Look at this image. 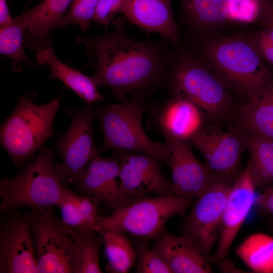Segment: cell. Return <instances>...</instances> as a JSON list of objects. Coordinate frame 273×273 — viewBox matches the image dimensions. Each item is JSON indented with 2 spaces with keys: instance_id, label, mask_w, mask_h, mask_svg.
I'll use <instances>...</instances> for the list:
<instances>
[{
  "instance_id": "4316f807",
  "label": "cell",
  "mask_w": 273,
  "mask_h": 273,
  "mask_svg": "<svg viewBox=\"0 0 273 273\" xmlns=\"http://www.w3.org/2000/svg\"><path fill=\"white\" fill-rule=\"evenodd\" d=\"M236 255L254 272L273 273V237L255 233L236 248Z\"/></svg>"
},
{
  "instance_id": "f1b7e54d",
  "label": "cell",
  "mask_w": 273,
  "mask_h": 273,
  "mask_svg": "<svg viewBox=\"0 0 273 273\" xmlns=\"http://www.w3.org/2000/svg\"><path fill=\"white\" fill-rule=\"evenodd\" d=\"M26 29L25 24L18 16L9 25L0 27V53L11 59V67L17 72L22 71L24 63L33 66L24 49Z\"/></svg>"
},
{
  "instance_id": "4dcf8cb0",
  "label": "cell",
  "mask_w": 273,
  "mask_h": 273,
  "mask_svg": "<svg viewBox=\"0 0 273 273\" xmlns=\"http://www.w3.org/2000/svg\"><path fill=\"white\" fill-rule=\"evenodd\" d=\"M223 6L229 22L244 24L254 22L259 13V0H225Z\"/></svg>"
},
{
  "instance_id": "7a4b0ae2",
  "label": "cell",
  "mask_w": 273,
  "mask_h": 273,
  "mask_svg": "<svg viewBox=\"0 0 273 273\" xmlns=\"http://www.w3.org/2000/svg\"><path fill=\"white\" fill-rule=\"evenodd\" d=\"M186 42L202 56L234 95L246 101L273 82V70L249 34L217 35Z\"/></svg>"
},
{
  "instance_id": "ba28073f",
  "label": "cell",
  "mask_w": 273,
  "mask_h": 273,
  "mask_svg": "<svg viewBox=\"0 0 273 273\" xmlns=\"http://www.w3.org/2000/svg\"><path fill=\"white\" fill-rule=\"evenodd\" d=\"M235 180L215 176L207 190L196 199L181 223L180 236L192 242L211 262L228 196Z\"/></svg>"
},
{
  "instance_id": "9a60e30c",
  "label": "cell",
  "mask_w": 273,
  "mask_h": 273,
  "mask_svg": "<svg viewBox=\"0 0 273 273\" xmlns=\"http://www.w3.org/2000/svg\"><path fill=\"white\" fill-rule=\"evenodd\" d=\"M256 188L247 163L229 193L218 243L212 255V262H218L226 257L234 240L255 204Z\"/></svg>"
},
{
  "instance_id": "d6a6232c",
  "label": "cell",
  "mask_w": 273,
  "mask_h": 273,
  "mask_svg": "<svg viewBox=\"0 0 273 273\" xmlns=\"http://www.w3.org/2000/svg\"><path fill=\"white\" fill-rule=\"evenodd\" d=\"M127 0H99L93 21L107 30L117 15L123 14Z\"/></svg>"
},
{
  "instance_id": "836d02e7",
  "label": "cell",
  "mask_w": 273,
  "mask_h": 273,
  "mask_svg": "<svg viewBox=\"0 0 273 273\" xmlns=\"http://www.w3.org/2000/svg\"><path fill=\"white\" fill-rule=\"evenodd\" d=\"M249 34L264 61L273 70V43L265 37L260 29Z\"/></svg>"
},
{
  "instance_id": "30bf717a",
  "label": "cell",
  "mask_w": 273,
  "mask_h": 273,
  "mask_svg": "<svg viewBox=\"0 0 273 273\" xmlns=\"http://www.w3.org/2000/svg\"><path fill=\"white\" fill-rule=\"evenodd\" d=\"M33 210L32 231L38 273H75L73 240L51 209Z\"/></svg>"
},
{
  "instance_id": "8d00e7d4",
  "label": "cell",
  "mask_w": 273,
  "mask_h": 273,
  "mask_svg": "<svg viewBox=\"0 0 273 273\" xmlns=\"http://www.w3.org/2000/svg\"><path fill=\"white\" fill-rule=\"evenodd\" d=\"M13 19L11 15L7 0H0V27L9 25Z\"/></svg>"
},
{
  "instance_id": "ac0fdd59",
  "label": "cell",
  "mask_w": 273,
  "mask_h": 273,
  "mask_svg": "<svg viewBox=\"0 0 273 273\" xmlns=\"http://www.w3.org/2000/svg\"><path fill=\"white\" fill-rule=\"evenodd\" d=\"M172 0H127L123 13L131 24L147 33H157L171 43L181 40L179 24L173 13Z\"/></svg>"
},
{
  "instance_id": "cb8c5ba5",
  "label": "cell",
  "mask_w": 273,
  "mask_h": 273,
  "mask_svg": "<svg viewBox=\"0 0 273 273\" xmlns=\"http://www.w3.org/2000/svg\"><path fill=\"white\" fill-rule=\"evenodd\" d=\"M99 203L93 197L78 195L66 188L57 205L61 213L60 220L69 228L95 231Z\"/></svg>"
},
{
  "instance_id": "277c9868",
  "label": "cell",
  "mask_w": 273,
  "mask_h": 273,
  "mask_svg": "<svg viewBox=\"0 0 273 273\" xmlns=\"http://www.w3.org/2000/svg\"><path fill=\"white\" fill-rule=\"evenodd\" d=\"M35 93L21 96L11 114L1 124L0 142L14 164L20 167L54 135L53 122L61 95L41 105Z\"/></svg>"
},
{
  "instance_id": "5b68a950",
  "label": "cell",
  "mask_w": 273,
  "mask_h": 273,
  "mask_svg": "<svg viewBox=\"0 0 273 273\" xmlns=\"http://www.w3.org/2000/svg\"><path fill=\"white\" fill-rule=\"evenodd\" d=\"M53 149L42 147L26 166L1 185L0 210L6 213L26 206L31 209L57 206L65 189L55 171Z\"/></svg>"
},
{
  "instance_id": "484cf974",
  "label": "cell",
  "mask_w": 273,
  "mask_h": 273,
  "mask_svg": "<svg viewBox=\"0 0 273 273\" xmlns=\"http://www.w3.org/2000/svg\"><path fill=\"white\" fill-rule=\"evenodd\" d=\"M102 239L107 260L106 270L110 273H126L135 265L137 252L122 232L105 230L98 233Z\"/></svg>"
},
{
  "instance_id": "6da1fadb",
  "label": "cell",
  "mask_w": 273,
  "mask_h": 273,
  "mask_svg": "<svg viewBox=\"0 0 273 273\" xmlns=\"http://www.w3.org/2000/svg\"><path fill=\"white\" fill-rule=\"evenodd\" d=\"M125 22L123 17L115 18L112 32L90 37L78 36L76 41L88 53L86 66L95 68L92 77L98 87L110 88L120 103L128 97L145 102L164 87L171 49L163 39L152 42L129 37Z\"/></svg>"
},
{
  "instance_id": "f35d334b",
  "label": "cell",
  "mask_w": 273,
  "mask_h": 273,
  "mask_svg": "<svg viewBox=\"0 0 273 273\" xmlns=\"http://www.w3.org/2000/svg\"><path fill=\"white\" fill-rule=\"evenodd\" d=\"M33 1H35V0H27V1H26V5H25V8H26V7H27L31 3H32Z\"/></svg>"
},
{
  "instance_id": "9c48e42d",
  "label": "cell",
  "mask_w": 273,
  "mask_h": 273,
  "mask_svg": "<svg viewBox=\"0 0 273 273\" xmlns=\"http://www.w3.org/2000/svg\"><path fill=\"white\" fill-rule=\"evenodd\" d=\"M94 108L95 105L86 104L77 111L65 109L71 121L55 144L62 162L55 164L56 175L65 188L75 184L86 165L99 154L92 125Z\"/></svg>"
},
{
  "instance_id": "f546056e",
  "label": "cell",
  "mask_w": 273,
  "mask_h": 273,
  "mask_svg": "<svg viewBox=\"0 0 273 273\" xmlns=\"http://www.w3.org/2000/svg\"><path fill=\"white\" fill-rule=\"evenodd\" d=\"M99 0H73L66 15L60 21L57 28L71 25L79 26L86 31L93 20Z\"/></svg>"
},
{
  "instance_id": "52a82bcc",
  "label": "cell",
  "mask_w": 273,
  "mask_h": 273,
  "mask_svg": "<svg viewBox=\"0 0 273 273\" xmlns=\"http://www.w3.org/2000/svg\"><path fill=\"white\" fill-rule=\"evenodd\" d=\"M191 202L174 194L126 199L110 215L99 216L95 232L113 230L143 241L155 240L166 221L185 213Z\"/></svg>"
},
{
  "instance_id": "ab89813d",
  "label": "cell",
  "mask_w": 273,
  "mask_h": 273,
  "mask_svg": "<svg viewBox=\"0 0 273 273\" xmlns=\"http://www.w3.org/2000/svg\"><path fill=\"white\" fill-rule=\"evenodd\" d=\"M222 2H223L224 3V2L225 1V0H220Z\"/></svg>"
},
{
  "instance_id": "5bb4252c",
  "label": "cell",
  "mask_w": 273,
  "mask_h": 273,
  "mask_svg": "<svg viewBox=\"0 0 273 273\" xmlns=\"http://www.w3.org/2000/svg\"><path fill=\"white\" fill-rule=\"evenodd\" d=\"M148 128L162 135L165 141L188 142L204 126L202 110L181 96L169 94L163 101L148 105Z\"/></svg>"
},
{
  "instance_id": "d4e9b609",
  "label": "cell",
  "mask_w": 273,
  "mask_h": 273,
  "mask_svg": "<svg viewBox=\"0 0 273 273\" xmlns=\"http://www.w3.org/2000/svg\"><path fill=\"white\" fill-rule=\"evenodd\" d=\"M247 163L256 188L263 190L273 183V140L257 134H245Z\"/></svg>"
},
{
  "instance_id": "1f68e13d",
  "label": "cell",
  "mask_w": 273,
  "mask_h": 273,
  "mask_svg": "<svg viewBox=\"0 0 273 273\" xmlns=\"http://www.w3.org/2000/svg\"><path fill=\"white\" fill-rule=\"evenodd\" d=\"M136 250L137 273H172L165 262L143 241Z\"/></svg>"
},
{
  "instance_id": "d6986e66",
  "label": "cell",
  "mask_w": 273,
  "mask_h": 273,
  "mask_svg": "<svg viewBox=\"0 0 273 273\" xmlns=\"http://www.w3.org/2000/svg\"><path fill=\"white\" fill-rule=\"evenodd\" d=\"M73 0H42L18 17L25 24L24 44L36 52L52 47L51 33L57 28Z\"/></svg>"
},
{
  "instance_id": "74e56055",
  "label": "cell",
  "mask_w": 273,
  "mask_h": 273,
  "mask_svg": "<svg viewBox=\"0 0 273 273\" xmlns=\"http://www.w3.org/2000/svg\"><path fill=\"white\" fill-rule=\"evenodd\" d=\"M260 29L265 37L273 43V26H261Z\"/></svg>"
},
{
  "instance_id": "3957f363",
  "label": "cell",
  "mask_w": 273,
  "mask_h": 273,
  "mask_svg": "<svg viewBox=\"0 0 273 273\" xmlns=\"http://www.w3.org/2000/svg\"><path fill=\"white\" fill-rule=\"evenodd\" d=\"M197 105L213 121L233 118L234 95L197 51L181 40L172 43L170 66L164 87Z\"/></svg>"
},
{
  "instance_id": "83f0119b",
  "label": "cell",
  "mask_w": 273,
  "mask_h": 273,
  "mask_svg": "<svg viewBox=\"0 0 273 273\" xmlns=\"http://www.w3.org/2000/svg\"><path fill=\"white\" fill-rule=\"evenodd\" d=\"M62 225L76 247L77 266L75 273L102 272L99 260V250L103 243L101 237L96 236V232L92 230L75 229Z\"/></svg>"
},
{
  "instance_id": "603a6c76",
  "label": "cell",
  "mask_w": 273,
  "mask_h": 273,
  "mask_svg": "<svg viewBox=\"0 0 273 273\" xmlns=\"http://www.w3.org/2000/svg\"><path fill=\"white\" fill-rule=\"evenodd\" d=\"M36 59L39 65L49 67L51 79L60 80L86 104L95 105L97 102L107 101L99 92L92 76H87L61 62L52 47L37 52Z\"/></svg>"
},
{
  "instance_id": "7c38bea8",
  "label": "cell",
  "mask_w": 273,
  "mask_h": 273,
  "mask_svg": "<svg viewBox=\"0 0 273 273\" xmlns=\"http://www.w3.org/2000/svg\"><path fill=\"white\" fill-rule=\"evenodd\" d=\"M119 164V190L123 199L173 194L172 181L162 171L159 159L146 154L114 150Z\"/></svg>"
},
{
  "instance_id": "8992f818",
  "label": "cell",
  "mask_w": 273,
  "mask_h": 273,
  "mask_svg": "<svg viewBox=\"0 0 273 273\" xmlns=\"http://www.w3.org/2000/svg\"><path fill=\"white\" fill-rule=\"evenodd\" d=\"M147 109L145 102L134 99L95 107V118L99 120L103 134L98 153L100 155L111 149L136 152L156 157L168 165L165 143L153 142L143 127V116Z\"/></svg>"
},
{
  "instance_id": "7402d4cb",
  "label": "cell",
  "mask_w": 273,
  "mask_h": 273,
  "mask_svg": "<svg viewBox=\"0 0 273 273\" xmlns=\"http://www.w3.org/2000/svg\"><path fill=\"white\" fill-rule=\"evenodd\" d=\"M231 128L244 134L273 140V82L254 99L237 108Z\"/></svg>"
},
{
  "instance_id": "4fadbf2b",
  "label": "cell",
  "mask_w": 273,
  "mask_h": 273,
  "mask_svg": "<svg viewBox=\"0 0 273 273\" xmlns=\"http://www.w3.org/2000/svg\"><path fill=\"white\" fill-rule=\"evenodd\" d=\"M11 213L0 226V272L38 273L32 231L33 210Z\"/></svg>"
},
{
  "instance_id": "d590c367",
  "label": "cell",
  "mask_w": 273,
  "mask_h": 273,
  "mask_svg": "<svg viewBox=\"0 0 273 273\" xmlns=\"http://www.w3.org/2000/svg\"><path fill=\"white\" fill-rule=\"evenodd\" d=\"M255 204L261 210L273 215V183L256 197Z\"/></svg>"
},
{
  "instance_id": "ffe728a7",
  "label": "cell",
  "mask_w": 273,
  "mask_h": 273,
  "mask_svg": "<svg viewBox=\"0 0 273 273\" xmlns=\"http://www.w3.org/2000/svg\"><path fill=\"white\" fill-rule=\"evenodd\" d=\"M155 241L152 249L172 273L212 272L210 260L189 240L164 229Z\"/></svg>"
},
{
  "instance_id": "e575fe53",
  "label": "cell",
  "mask_w": 273,
  "mask_h": 273,
  "mask_svg": "<svg viewBox=\"0 0 273 273\" xmlns=\"http://www.w3.org/2000/svg\"><path fill=\"white\" fill-rule=\"evenodd\" d=\"M260 9L257 22L261 26H273V1L259 0Z\"/></svg>"
},
{
  "instance_id": "44dd1931",
  "label": "cell",
  "mask_w": 273,
  "mask_h": 273,
  "mask_svg": "<svg viewBox=\"0 0 273 273\" xmlns=\"http://www.w3.org/2000/svg\"><path fill=\"white\" fill-rule=\"evenodd\" d=\"M180 23L188 41L217 36L229 22L220 0H179Z\"/></svg>"
},
{
  "instance_id": "2e32d148",
  "label": "cell",
  "mask_w": 273,
  "mask_h": 273,
  "mask_svg": "<svg viewBox=\"0 0 273 273\" xmlns=\"http://www.w3.org/2000/svg\"><path fill=\"white\" fill-rule=\"evenodd\" d=\"M173 194L192 201L203 194L215 176L193 154L188 142L165 141Z\"/></svg>"
},
{
  "instance_id": "8fae6325",
  "label": "cell",
  "mask_w": 273,
  "mask_h": 273,
  "mask_svg": "<svg viewBox=\"0 0 273 273\" xmlns=\"http://www.w3.org/2000/svg\"><path fill=\"white\" fill-rule=\"evenodd\" d=\"M189 143L202 154L215 176L236 180L241 173L246 137L240 131L231 127L225 131L216 124L204 125Z\"/></svg>"
},
{
  "instance_id": "e0dca14e",
  "label": "cell",
  "mask_w": 273,
  "mask_h": 273,
  "mask_svg": "<svg viewBox=\"0 0 273 273\" xmlns=\"http://www.w3.org/2000/svg\"><path fill=\"white\" fill-rule=\"evenodd\" d=\"M119 170L115 151L107 157L98 154L86 165L74 185L83 195L97 199L112 210L124 200L120 193Z\"/></svg>"
}]
</instances>
